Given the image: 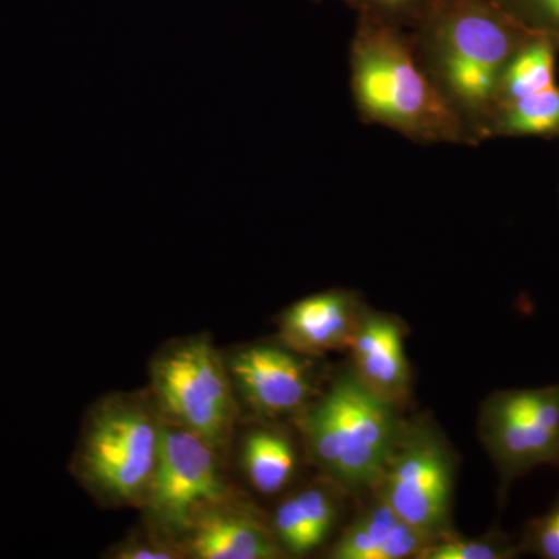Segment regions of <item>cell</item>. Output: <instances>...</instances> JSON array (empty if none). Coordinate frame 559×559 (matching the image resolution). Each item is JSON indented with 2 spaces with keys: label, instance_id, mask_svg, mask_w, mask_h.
I'll return each mask as SVG.
<instances>
[{
  "label": "cell",
  "instance_id": "cell-4",
  "mask_svg": "<svg viewBox=\"0 0 559 559\" xmlns=\"http://www.w3.org/2000/svg\"><path fill=\"white\" fill-rule=\"evenodd\" d=\"M162 439V417L148 392L103 396L84 417L70 471L108 509H145Z\"/></svg>",
  "mask_w": 559,
  "mask_h": 559
},
{
  "label": "cell",
  "instance_id": "cell-14",
  "mask_svg": "<svg viewBox=\"0 0 559 559\" xmlns=\"http://www.w3.org/2000/svg\"><path fill=\"white\" fill-rule=\"evenodd\" d=\"M341 489L329 480L293 492L275 509L271 530L285 554L305 557L330 538L340 520Z\"/></svg>",
  "mask_w": 559,
  "mask_h": 559
},
{
  "label": "cell",
  "instance_id": "cell-1",
  "mask_svg": "<svg viewBox=\"0 0 559 559\" xmlns=\"http://www.w3.org/2000/svg\"><path fill=\"white\" fill-rule=\"evenodd\" d=\"M533 33L492 0H433L411 28L419 62L473 145L485 142L503 70Z\"/></svg>",
  "mask_w": 559,
  "mask_h": 559
},
{
  "label": "cell",
  "instance_id": "cell-22",
  "mask_svg": "<svg viewBox=\"0 0 559 559\" xmlns=\"http://www.w3.org/2000/svg\"><path fill=\"white\" fill-rule=\"evenodd\" d=\"M520 549L535 557L559 559V499L549 513L528 525Z\"/></svg>",
  "mask_w": 559,
  "mask_h": 559
},
{
  "label": "cell",
  "instance_id": "cell-21",
  "mask_svg": "<svg viewBox=\"0 0 559 559\" xmlns=\"http://www.w3.org/2000/svg\"><path fill=\"white\" fill-rule=\"evenodd\" d=\"M356 14L378 17L403 28L414 27L415 22L429 9L433 0H341Z\"/></svg>",
  "mask_w": 559,
  "mask_h": 559
},
{
  "label": "cell",
  "instance_id": "cell-6",
  "mask_svg": "<svg viewBox=\"0 0 559 559\" xmlns=\"http://www.w3.org/2000/svg\"><path fill=\"white\" fill-rule=\"evenodd\" d=\"M455 460L432 423L404 421L373 495L433 540L454 533Z\"/></svg>",
  "mask_w": 559,
  "mask_h": 559
},
{
  "label": "cell",
  "instance_id": "cell-12",
  "mask_svg": "<svg viewBox=\"0 0 559 559\" xmlns=\"http://www.w3.org/2000/svg\"><path fill=\"white\" fill-rule=\"evenodd\" d=\"M358 296L352 290L331 289L290 305L280 316L282 342L304 356H323L347 349L360 314Z\"/></svg>",
  "mask_w": 559,
  "mask_h": 559
},
{
  "label": "cell",
  "instance_id": "cell-10",
  "mask_svg": "<svg viewBox=\"0 0 559 559\" xmlns=\"http://www.w3.org/2000/svg\"><path fill=\"white\" fill-rule=\"evenodd\" d=\"M183 555L197 559H275L285 557L274 533L237 499L207 503L191 518L180 539Z\"/></svg>",
  "mask_w": 559,
  "mask_h": 559
},
{
  "label": "cell",
  "instance_id": "cell-17",
  "mask_svg": "<svg viewBox=\"0 0 559 559\" xmlns=\"http://www.w3.org/2000/svg\"><path fill=\"white\" fill-rule=\"evenodd\" d=\"M559 138V86L496 106L485 128V140Z\"/></svg>",
  "mask_w": 559,
  "mask_h": 559
},
{
  "label": "cell",
  "instance_id": "cell-11",
  "mask_svg": "<svg viewBox=\"0 0 559 559\" xmlns=\"http://www.w3.org/2000/svg\"><path fill=\"white\" fill-rule=\"evenodd\" d=\"M348 349L352 370L370 392L399 406L409 399L411 366L399 319L362 310Z\"/></svg>",
  "mask_w": 559,
  "mask_h": 559
},
{
  "label": "cell",
  "instance_id": "cell-3",
  "mask_svg": "<svg viewBox=\"0 0 559 559\" xmlns=\"http://www.w3.org/2000/svg\"><path fill=\"white\" fill-rule=\"evenodd\" d=\"M399 407L370 392L352 369L337 374L299 415L305 450L323 480L347 495L371 491L404 425Z\"/></svg>",
  "mask_w": 559,
  "mask_h": 559
},
{
  "label": "cell",
  "instance_id": "cell-9",
  "mask_svg": "<svg viewBox=\"0 0 559 559\" xmlns=\"http://www.w3.org/2000/svg\"><path fill=\"white\" fill-rule=\"evenodd\" d=\"M308 356L285 342L245 345L227 358L235 393L250 409L267 418L300 415L312 399V374Z\"/></svg>",
  "mask_w": 559,
  "mask_h": 559
},
{
  "label": "cell",
  "instance_id": "cell-18",
  "mask_svg": "<svg viewBox=\"0 0 559 559\" xmlns=\"http://www.w3.org/2000/svg\"><path fill=\"white\" fill-rule=\"evenodd\" d=\"M520 551V544L503 535L463 538L454 532L432 540L418 559H510Z\"/></svg>",
  "mask_w": 559,
  "mask_h": 559
},
{
  "label": "cell",
  "instance_id": "cell-16",
  "mask_svg": "<svg viewBox=\"0 0 559 559\" xmlns=\"http://www.w3.org/2000/svg\"><path fill=\"white\" fill-rule=\"evenodd\" d=\"M559 47L543 33H533L514 51L500 79L496 106L550 90L557 84ZM495 106V108H496Z\"/></svg>",
  "mask_w": 559,
  "mask_h": 559
},
{
  "label": "cell",
  "instance_id": "cell-13",
  "mask_svg": "<svg viewBox=\"0 0 559 559\" xmlns=\"http://www.w3.org/2000/svg\"><path fill=\"white\" fill-rule=\"evenodd\" d=\"M432 540L374 495L331 547L329 558L418 559Z\"/></svg>",
  "mask_w": 559,
  "mask_h": 559
},
{
  "label": "cell",
  "instance_id": "cell-19",
  "mask_svg": "<svg viewBox=\"0 0 559 559\" xmlns=\"http://www.w3.org/2000/svg\"><path fill=\"white\" fill-rule=\"evenodd\" d=\"M530 31L543 33L559 47V0H492Z\"/></svg>",
  "mask_w": 559,
  "mask_h": 559
},
{
  "label": "cell",
  "instance_id": "cell-5",
  "mask_svg": "<svg viewBox=\"0 0 559 559\" xmlns=\"http://www.w3.org/2000/svg\"><path fill=\"white\" fill-rule=\"evenodd\" d=\"M150 378L160 417L200 437L224 457L238 406L226 360L209 334L165 344L151 359Z\"/></svg>",
  "mask_w": 559,
  "mask_h": 559
},
{
  "label": "cell",
  "instance_id": "cell-15",
  "mask_svg": "<svg viewBox=\"0 0 559 559\" xmlns=\"http://www.w3.org/2000/svg\"><path fill=\"white\" fill-rule=\"evenodd\" d=\"M241 463L249 484L264 496L288 488L299 468L293 440L275 428H255L246 433Z\"/></svg>",
  "mask_w": 559,
  "mask_h": 559
},
{
  "label": "cell",
  "instance_id": "cell-7",
  "mask_svg": "<svg viewBox=\"0 0 559 559\" xmlns=\"http://www.w3.org/2000/svg\"><path fill=\"white\" fill-rule=\"evenodd\" d=\"M230 499L235 496L224 473L223 455L200 437L162 418L159 459L143 509L150 527L180 546L201 507Z\"/></svg>",
  "mask_w": 559,
  "mask_h": 559
},
{
  "label": "cell",
  "instance_id": "cell-2",
  "mask_svg": "<svg viewBox=\"0 0 559 559\" xmlns=\"http://www.w3.org/2000/svg\"><path fill=\"white\" fill-rule=\"evenodd\" d=\"M348 61L360 120L419 145H473L459 114L419 62L406 28L358 14Z\"/></svg>",
  "mask_w": 559,
  "mask_h": 559
},
{
  "label": "cell",
  "instance_id": "cell-23",
  "mask_svg": "<svg viewBox=\"0 0 559 559\" xmlns=\"http://www.w3.org/2000/svg\"><path fill=\"white\" fill-rule=\"evenodd\" d=\"M311 2H320V0H311Z\"/></svg>",
  "mask_w": 559,
  "mask_h": 559
},
{
  "label": "cell",
  "instance_id": "cell-20",
  "mask_svg": "<svg viewBox=\"0 0 559 559\" xmlns=\"http://www.w3.org/2000/svg\"><path fill=\"white\" fill-rule=\"evenodd\" d=\"M114 559H180L186 558L183 550L175 540L156 532L150 525L143 532H134L110 549Z\"/></svg>",
  "mask_w": 559,
  "mask_h": 559
},
{
  "label": "cell",
  "instance_id": "cell-8",
  "mask_svg": "<svg viewBox=\"0 0 559 559\" xmlns=\"http://www.w3.org/2000/svg\"><path fill=\"white\" fill-rule=\"evenodd\" d=\"M479 433L506 485L538 466H559V385L492 393Z\"/></svg>",
  "mask_w": 559,
  "mask_h": 559
}]
</instances>
